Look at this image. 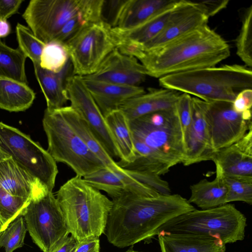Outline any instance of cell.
Returning a JSON list of instances; mask_svg holds the SVG:
<instances>
[{"instance_id":"6da1fadb","label":"cell","mask_w":252,"mask_h":252,"mask_svg":"<svg viewBox=\"0 0 252 252\" xmlns=\"http://www.w3.org/2000/svg\"><path fill=\"white\" fill-rule=\"evenodd\" d=\"M112 201L104 234L119 248L151 240L166 222L195 209L177 194L144 197L125 191Z\"/></svg>"},{"instance_id":"7a4b0ae2","label":"cell","mask_w":252,"mask_h":252,"mask_svg":"<svg viewBox=\"0 0 252 252\" xmlns=\"http://www.w3.org/2000/svg\"><path fill=\"white\" fill-rule=\"evenodd\" d=\"M136 58L147 75L159 78L171 74L215 66L230 55L227 42L207 24L150 50L121 47Z\"/></svg>"},{"instance_id":"3957f363","label":"cell","mask_w":252,"mask_h":252,"mask_svg":"<svg viewBox=\"0 0 252 252\" xmlns=\"http://www.w3.org/2000/svg\"><path fill=\"white\" fill-rule=\"evenodd\" d=\"M69 234L77 242L99 238L104 234L112 201L75 176L68 180L56 193Z\"/></svg>"},{"instance_id":"277c9868","label":"cell","mask_w":252,"mask_h":252,"mask_svg":"<svg viewBox=\"0 0 252 252\" xmlns=\"http://www.w3.org/2000/svg\"><path fill=\"white\" fill-rule=\"evenodd\" d=\"M158 81L164 89L206 102H232L241 91L252 89V71L243 65L227 64L171 74Z\"/></svg>"},{"instance_id":"5b68a950","label":"cell","mask_w":252,"mask_h":252,"mask_svg":"<svg viewBox=\"0 0 252 252\" xmlns=\"http://www.w3.org/2000/svg\"><path fill=\"white\" fill-rule=\"evenodd\" d=\"M247 219L233 204H225L206 210H194L166 222L158 234L211 237L224 244L242 241Z\"/></svg>"},{"instance_id":"8992f818","label":"cell","mask_w":252,"mask_h":252,"mask_svg":"<svg viewBox=\"0 0 252 252\" xmlns=\"http://www.w3.org/2000/svg\"><path fill=\"white\" fill-rule=\"evenodd\" d=\"M47 141V152L57 162L71 168L84 177L105 167L68 125L59 109H46L42 120Z\"/></svg>"},{"instance_id":"52a82bcc","label":"cell","mask_w":252,"mask_h":252,"mask_svg":"<svg viewBox=\"0 0 252 252\" xmlns=\"http://www.w3.org/2000/svg\"><path fill=\"white\" fill-rule=\"evenodd\" d=\"M133 136L155 151L172 167L185 155L183 132L175 107L129 121Z\"/></svg>"},{"instance_id":"ba28073f","label":"cell","mask_w":252,"mask_h":252,"mask_svg":"<svg viewBox=\"0 0 252 252\" xmlns=\"http://www.w3.org/2000/svg\"><path fill=\"white\" fill-rule=\"evenodd\" d=\"M0 150L52 192L58 173L57 162L39 143L18 129L0 122Z\"/></svg>"},{"instance_id":"9c48e42d","label":"cell","mask_w":252,"mask_h":252,"mask_svg":"<svg viewBox=\"0 0 252 252\" xmlns=\"http://www.w3.org/2000/svg\"><path fill=\"white\" fill-rule=\"evenodd\" d=\"M63 44L73 75L79 76L94 73L106 57L118 47L112 27L103 20L87 26Z\"/></svg>"},{"instance_id":"30bf717a","label":"cell","mask_w":252,"mask_h":252,"mask_svg":"<svg viewBox=\"0 0 252 252\" xmlns=\"http://www.w3.org/2000/svg\"><path fill=\"white\" fill-rule=\"evenodd\" d=\"M22 216L33 242L43 252H50L69 235L62 211L49 190L32 196Z\"/></svg>"},{"instance_id":"8fae6325","label":"cell","mask_w":252,"mask_h":252,"mask_svg":"<svg viewBox=\"0 0 252 252\" xmlns=\"http://www.w3.org/2000/svg\"><path fill=\"white\" fill-rule=\"evenodd\" d=\"M84 0H32L22 17L30 30L46 43L81 9Z\"/></svg>"},{"instance_id":"7c38bea8","label":"cell","mask_w":252,"mask_h":252,"mask_svg":"<svg viewBox=\"0 0 252 252\" xmlns=\"http://www.w3.org/2000/svg\"><path fill=\"white\" fill-rule=\"evenodd\" d=\"M214 152L240 140L252 128V111L236 112L232 102L203 101Z\"/></svg>"},{"instance_id":"4fadbf2b","label":"cell","mask_w":252,"mask_h":252,"mask_svg":"<svg viewBox=\"0 0 252 252\" xmlns=\"http://www.w3.org/2000/svg\"><path fill=\"white\" fill-rule=\"evenodd\" d=\"M66 89L70 106L82 117L111 157L119 158L112 136L91 94L81 76L71 75Z\"/></svg>"},{"instance_id":"5bb4252c","label":"cell","mask_w":252,"mask_h":252,"mask_svg":"<svg viewBox=\"0 0 252 252\" xmlns=\"http://www.w3.org/2000/svg\"><path fill=\"white\" fill-rule=\"evenodd\" d=\"M147 76L146 69L136 58L124 54L116 48L106 57L94 73L85 77L116 84L139 86Z\"/></svg>"},{"instance_id":"9a60e30c","label":"cell","mask_w":252,"mask_h":252,"mask_svg":"<svg viewBox=\"0 0 252 252\" xmlns=\"http://www.w3.org/2000/svg\"><path fill=\"white\" fill-rule=\"evenodd\" d=\"M208 19L198 2L180 0L171 19L158 34L142 45L126 47L151 50L207 24Z\"/></svg>"},{"instance_id":"2e32d148","label":"cell","mask_w":252,"mask_h":252,"mask_svg":"<svg viewBox=\"0 0 252 252\" xmlns=\"http://www.w3.org/2000/svg\"><path fill=\"white\" fill-rule=\"evenodd\" d=\"M192 110L191 124L184 138L185 155L182 163L185 166L211 160L214 153L203 101L192 97Z\"/></svg>"},{"instance_id":"e0dca14e","label":"cell","mask_w":252,"mask_h":252,"mask_svg":"<svg viewBox=\"0 0 252 252\" xmlns=\"http://www.w3.org/2000/svg\"><path fill=\"white\" fill-rule=\"evenodd\" d=\"M216 175L252 179V128L238 141L213 154Z\"/></svg>"},{"instance_id":"ac0fdd59","label":"cell","mask_w":252,"mask_h":252,"mask_svg":"<svg viewBox=\"0 0 252 252\" xmlns=\"http://www.w3.org/2000/svg\"><path fill=\"white\" fill-rule=\"evenodd\" d=\"M174 0H126L115 1L113 28L127 30L137 27L163 8Z\"/></svg>"},{"instance_id":"d6986e66","label":"cell","mask_w":252,"mask_h":252,"mask_svg":"<svg viewBox=\"0 0 252 252\" xmlns=\"http://www.w3.org/2000/svg\"><path fill=\"white\" fill-rule=\"evenodd\" d=\"M81 77L104 117L120 109L129 99L145 93L144 89L139 86L119 85Z\"/></svg>"},{"instance_id":"ffe728a7","label":"cell","mask_w":252,"mask_h":252,"mask_svg":"<svg viewBox=\"0 0 252 252\" xmlns=\"http://www.w3.org/2000/svg\"><path fill=\"white\" fill-rule=\"evenodd\" d=\"M0 185L10 194L29 200L34 195L49 190L11 158L0 162Z\"/></svg>"},{"instance_id":"44dd1931","label":"cell","mask_w":252,"mask_h":252,"mask_svg":"<svg viewBox=\"0 0 252 252\" xmlns=\"http://www.w3.org/2000/svg\"><path fill=\"white\" fill-rule=\"evenodd\" d=\"M180 0H174L150 19L133 29L122 30L113 28L118 47L142 45L158 34L173 15Z\"/></svg>"},{"instance_id":"7402d4cb","label":"cell","mask_w":252,"mask_h":252,"mask_svg":"<svg viewBox=\"0 0 252 252\" xmlns=\"http://www.w3.org/2000/svg\"><path fill=\"white\" fill-rule=\"evenodd\" d=\"M181 94L167 89H152L127 100L120 109L131 121L155 112L174 108Z\"/></svg>"},{"instance_id":"603a6c76","label":"cell","mask_w":252,"mask_h":252,"mask_svg":"<svg viewBox=\"0 0 252 252\" xmlns=\"http://www.w3.org/2000/svg\"><path fill=\"white\" fill-rule=\"evenodd\" d=\"M33 66L36 78L46 101L47 109L53 110L64 106L68 101L66 80L73 75L70 59L64 68L58 73L44 69L39 63L33 64Z\"/></svg>"},{"instance_id":"cb8c5ba5","label":"cell","mask_w":252,"mask_h":252,"mask_svg":"<svg viewBox=\"0 0 252 252\" xmlns=\"http://www.w3.org/2000/svg\"><path fill=\"white\" fill-rule=\"evenodd\" d=\"M59 109L68 125L106 168L116 174L126 173V170L110 156L85 121L70 106H63Z\"/></svg>"},{"instance_id":"d4e9b609","label":"cell","mask_w":252,"mask_h":252,"mask_svg":"<svg viewBox=\"0 0 252 252\" xmlns=\"http://www.w3.org/2000/svg\"><path fill=\"white\" fill-rule=\"evenodd\" d=\"M104 118L119 152L118 164L121 166L132 162L135 158V149L129 120L120 109Z\"/></svg>"},{"instance_id":"484cf974","label":"cell","mask_w":252,"mask_h":252,"mask_svg":"<svg viewBox=\"0 0 252 252\" xmlns=\"http://www.w3.org/2000/svg\"><path fill=\"white\" fill-rule=\"evenodd\" d=\"M191 195L188 201L206 210L226 204L227 188L222 177L216 175L213 181L202 179L190 186Z\"/></svg>"},{"instance_id":"4316f807","label":"cell","mask_w":252,"mask_h":252,"mask_svg":"<svg viewBox=\"0 0 252 252\" xmlns=\"http://www.w3.org/2000/svg\"><path fill=\"white\" fill-rule=\"evenodd\" d=\"M35 97L28 84L0 78V109L9 112L24 111L32 105Z\"/></svg>"},{"instance_id":"83f0119b","label":"cell","mask_w":252,"mask_h":252,"mask_svg":"<svg viewBox=\"0 0 252 252\" xmlns=\"http://www.w3.org/2000/svg\"><path fill=\"white\" fill-rule=\"evenodd\" d=\"M135 158L120 167L127 171L152 173L158 176L167 173L172 166L155 151L133 137Z\"/></svg>"},{"instance_id":"f1b7e54d","label":"cell","mask_w":252,"mask_h":252,"mask_svg":"<svg viewBox=\"0 0 252 252\" xmlns=\"http://www.w3.org/2000/svg\"><path fill=\"white\" fill-rule=\"evenodd\" d=\"M27 58L19 48H12L0 41V78L28 84L25 72Z\"/></svg>"},{"instance_id":"f546056e","label":"cell","mask_w":252,"mask_h":252,"mask_svg":"<svg viewBox=\"0 0 252 252\" xmlns=\"http://www.w3.org/2000/svg\"><path fill=\"white\" fill-rule=\"evenodd\" d=\"M83 179L96 189L105 192L112 199L126 191V185L120 178L106 167L91 173Z\"/></svg>"},{"instance_id":"4dcf8cb0","label":"cell","mask_w":252,"mask_h":252,"mask_svg":"<svg viewBox=\"0 0 252 252\" xmlns=\"http://www.w3.org/2000/svg\"><path fill=\"white\" fill-rule=\"evenodd\" d=\"M69 60L64 44L52 40L46 43L41 55L39 65L44 69L58 73L64 68Z\"/></svg>"},{"instance_id":"1f68e13d","label":"cell","mask_w":252,"mask_h":252,"mask_svg":"<svg viewBox=\"0 0 252 252\" xmlns=\"http://www.w3.org/2000/svg\"><path fill=\"white\" fill-rule=\"evenodd\" d=\"M236 52L237 55L245 63L252 66V5L247 8L243 15L242 26L237 37Z\"/></svg>"},{"instance_id":"d6a6232c","label":"cell","mask_w":252,"mask_h":252,"mask_svg":"<svg viewBox=\"0 0 252 252\" xmlns=\"http://www.w3.org/2000/svg\"><path fill=\"white\" fill-rule=\"evenodd\" d=\"M16 33L20 50L32 61L33 64H39L46 43L37 38L30 28L21 24H17Z\"/></svg>"},{"instance_id":"836d02e7","label":"cell","mask_w":252,"mask_h":252,"mask_svg":"<svg viewBox=\"0 0 252 252\" xmlns=\"http://www.w3.org/2000/svg\"><path fill=\"white\" fill-rule=\"evenodd\" d=\"M29 201V199L10 194L0 185V216L6 227L22 215Z\"/></svg>"},{"instance_id":"e575fe53","label":"cell","mask_w":252,"mask_h":252,"mask_svg":"<svg viewBox=\"0 0 252 252\" xmlns=\"http://www.w3.org/2000/svg\"><path fill=\"white\" fill-rule=\"evenodd\" d=\"M23 216H20L10 223L0 235V247L5 248V252H13L24 245L27 230Z\"/></svg>"},{"instance_id":"d590c367","label":"cell","mask_w":252,"mask_h":252,"mask_svg":"<svg viewBox=\"0 0 252 252\" xmlns=\"http://www.w3.org/2000/svg\"><path fill=\"white\" fill-rule=\"evenodd\" d=\"M227 188L226 204L242 201L252 204V179L223 177Z\"/></svg>"},{"instance_id":"8d00e7d4","label":"cell","mask_w":252,"mask_h":252,"mask_svg":"<svg viewBox=\"0 0 252 252\" xmlns=\"http://www.w3.org/2000/svg\"><path fill=\"white\" fill-rule=\"evenodd\" d=\"M175 108L181 125L184 140L192 122V97L187 94H181L176 101Z\"/></svg>"},{"instance_id":"74e56055","label":"cell","mask_w":252,"mask_h":252,"mask_svg":"<svg viewBox=\"0 0 252 252\" xmlns=\"http://www.w3.org/2000/svg\"><path fill=\"white\" fill-rule=\"evenodd\" d=\"M126 171L134 179L153 189L159 194H171L168 183L162 180L160 176L152 173Z\"/></svg>"},{"instance_id":"f35d334b","label":"cell","mask_w":252,"mask_h":252,"mask_svg":"<svg viewBox=\"0 0 252 252\" xmlns=\"http://www.w3.org/2000/svg\"><path fill=\"white\" fill-rule=\"evenodd\" d=\"M161 252H188L179 236L173 234H158Z\"/></svg>"},{"instance_id":"ab89813d","label":"cell","mask_w":252,"mask_h":252,"mask_svg":"<svg viewBox=\"0 0 252 252\" xmlns=\"http://www.w3.org/2000/svg\"><path fill=\"white\" fill-rule=\"evenodd\" d=\"M233 109L239 113L252 111V90L247 89L239 93L232 102Z\"/></svg>"},{"instance_id":"60d3db41","label":"cell","mask_w":252,"mask_h":252,"mask_svg":"<svg viewBox=\"0 0 252 252\" xmlns=\"http://www.w3.org/2000/svg\"><path fill=\"white\" fill-rule=\"evenodd\" d=\"M22 0H0V20H7L17 13Z\"/></svg>"},{"instance_id":"b9f144b4","label":"cell","mask_w":252,"mask_h":252,"mask_svg":"<svg viewBox=\"0 0 252 252\" xmlns=\"http://www.w3.org/2000/svg\"><path fill=\"white\" fill-rule=\"evenodd\" d=\"M201 5L206 15L209 18L225 8L227 5L228 0H202L197 1Z\"/></svg>"},{"instance_id":"7bdbcfd3","label":"cell","mask_w":252,"mask_h":252,"mask_svg":"<svg viewBox=\"0 0 252 252\" xmlns=\"http://www.w3.org/2000/svg\"><path fill=\"white\" fill-rule=\"evenodd\" d=\"M72 252H100L99 239L90 238L77 242Z\"/></svg>"},{"instance_id":"ee69618b","label":"cell","mask_w":252,"mask_h":252,"mask_svg":"<svg viewBox=\"0 0 252 252\" xmlns=\"http://www.w3.org/2000/svg\"><path fill=\"white\" fill-rule=\"evenodd\" d=\"M77 243L71 236H67L57 243L50 252H72Z\"/></svg>"},{"instance_id":"f6af8a7d","label":"cell","mask_w":252,"mask_h":252,"mask_svg":"<svg viewBox=\"0 0 252 252\" xmlns=\"http://www.w3.org/2000/svg\"><path fill=\"white\" fill-rule=\"evenodd\" d=\"M11 32V26L7 20H0V38L7 36Z\"/></svg>"},{"instance_id":"bcb514c9","label":"cell","mask_w":252,"mask_h":252,"mask_svg":"<svg viewBox=\"0 0 252 252\" xmlns=\"http://www.w3.org/2000/svg\"><path fill=\"white\" fill-rule=\"evenodd\" d=\"M10 158V157L0 150V162L6 159Z\"/></svg>"},{"instance_id":"7dc6e473","label":"cell","mask_w":252,"mask_h":252,"mask_svg":"<svg viewBox=\"0 0 252 252\" xmlns=\"http://www.w3.org/2000/svg\"><path fill=\"white\" fill-rule=\"evenodd\" d=\"M6 228L4 222L0 216V232H2Z\"/></svg>"},{"instance_id":"c3c4849f","label":"cell","mask_w":252,"mask_h":252,"mask_svg":"<svg viewBox=\"0 0 252 252\" xmlns=\"http://www.w3.org/2000/svg\"><path fill=\"white\" fill-rule=\"evenodd\" d=\"M139 252V251H134L131 249H130L127 251H126V252Z\"/></svg>"},{"instance_id":"681fc988","label":"cell","mask_w":252,"mask_h":252,"mask_svg":"<svg viewBox=\"0 0 252 252\" xmlns=\"http://www.w3.org/2000/svg\"><path fill=\"white\" fill-rule=\"evenodd\" d=\"M1 233V232H0V235Z\"/></svg>"}]
</instances>
